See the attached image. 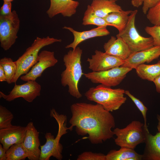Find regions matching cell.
I'll return each instance as SVG.
<instances>
[{
    "instance_id": "cell-34",
    "label": "cell",
    "mask_w": 160,
    "mask_h": 160,
    "mask_svg": "<svg viewBox=\"0 0 160 160\" xmlns=\"http://www.w3.org/2000/svg\"><path fill=\"white\" fill-rule=\"evenodd\" d=\"M153 82L155 84L156 91L160 93V75L156 77Z\"/></svg>"
},
{
    "instance_id": "cell-29",
    "label": "cell",
    "mask_w": 160,
    "mask_h": 160,
    "mask_svg": "<svg viewBox=\"0 0 160 160\" xmlns=\"http://www.w3.org/2000/svg\"><path fill=\"white\" fill-rule=\"evenodd\" d=\"M125 94L127 95L137 107L141 112L144 120V127L146 131L149 132L147 124L146 114L147 108L142 102L132 95L128 90H125Z\"/></svg>"
},
{
    "instance_id": "cell-24",
    "label": "cell",
    "mask_w": 160,
    "mask_h": 160,
    "mask_svg": "<svg viewBox=\"0 0 160 160\" xmlns=\"http://www.w3.org/2000/svg\"><path fill=\"white\" fill-rule=\"evenodd\" d=\"M82 24L84 25H94L97 27H105L111 25L103 18L96 15L94 13L90 5H88L83 18Z\"/></svg>"
},
{
    "instance_id": "cell-28",
    "label": "cell",
    "mask_w": 160,
    "mask_h": 160,
    "mask_svg": "<svg viewBox=\"0 0 160 160\" xmlns=\"http://www.w3.org/2000/svg\"><path fill=\"white\" fill-rule=\"evenodd\" d=\"M146 17L154 25H160V1L148 9Z\"/></svg>"
},
{
    "instance_id": "cell-10",
    "label": "cell",
    "mask_w": 160,
    "mask_h": 160,
    "mask_svg": "<svg viewBox=\"0 0 160 160\" xmlns=\"http://www.w3.org/2000/svg\"><path fill=\"white\" fill-rule=\"evenodd\" d=\"M41 89V85L36 81H28L20 85H17L15 83L13 88L9 94L6 95L0 91V97L8 102L22 97L26 101L30 103L40 95Z\"/></svg>"
},
{
    "instance_id": "cell-19",
    "label": "cell",
    "mask_w": 160,
    "mask_h": 160,
    "mask_svg": "<svg viewBox=\"0 0 160 160\" xmlns=\"http://www.w3.org/2000/svg\"><path fill=\"white\" fill-rule=\"evenodd\" d=\"M142 160H160V132L155 135L147 132Z\"/></svg>"
},
{
    "instance_id": "cell-36",
    "label": "cell",
    "mask_w": 160,
    "mask_h": 160,
    "mask_svg": "<svg viewBox=\"0 0 160 160\" xmlns=\"http://www.w3.org/2000/svg\"><path fill=\"white\" fill-rule=\"evenodd\" d=\"M0 81H7V79L4 71L2 66L0 65Z\"/></svg>"
},
{
    "instance_id": "cell-25",
    "label": "cell",
    "mask_w": 160,
    "mask_h": 160,
    "mask_svg": "<svg viewBox=\"0 0 160 160\" xmlns=\"http://www.w3.org/2000/svg\"><path fill=\"white\" fill-rule=\"evenodd\" d=\"M6 155L7 160H24L28 156L23 143L11 146L6 151Z\"/></svg>"
},
{
    "instance_id": "cell-16",
    "label": "cell",
    "mask_w": 160,
    "mask_h": 160,
    "mask_svg": "<svg viewBox=\"0 0 160 160\" xmlns=\"http://www.w3.org/2000/svg\"><path fill=\"white\" fill-rule=\"evenodd\" d=\"M50 5L46 11L50 18L61 14L64 17H70L74 15L79 3L73 0H50Z\"/></svg>"
},
{
    "instance_id": "cell-9",
    "label": "cell",
    "mask_w": 160,
    "mask_h": 160,
    "mask_svg": "<svg viewBox=\"0 0 160 160\" xmlns=\"http://www.w3.org/2000/svg\"><path fill=\"white\" fill-rule=\"evenodd\" d=\"M132 70L128 68L119 66L104 71H92L84 73V75L92 83L111 87L119 85Z\"/></svg>"
},
{
    "instance_id": "cell-33",
    "label": "cell",
    "mask_w": 160,
    "mask_h": 160,
    "mask_svg": "<svg viewBox=\"0 0 160 160\" xmlns=\"http://www.w3.org/2000/svg\"><path fill=\"white\" fill-rule=\"evenodd\" d=\"M11 9V2L4 1L0 9V15H6L10 14L12 11Z\"/></svg>"
},
{
    "instance_id": "cell-32",
    "label": "cell",
    "mask_w": 160,
    "mask_h": 160,
    "mask_svg": "<svg viewBox=\"0 0 160 160\" xmlns=\"http://www.w3.org/2000/svg\"><path fill=\"white\" fill-rule=\"evenodd\" d=\"M160 1V0H144L142 8V12L146 14L148 9L153 7Z\"/></svg>"
},
{
    "instance_id": "cell-37",
    "label": "cell",
    "mask_w": 160,
    "mask_h": 160,
    "mask_svg": "<svg viewBox=\"0 0 160 160\" xmlns=\"http://www.w3.org/2000/svg\"><path fill=\"white\" fill-rule=\"evenodd\" d=\"M144 0H131V2L133 6L136 7H138L142 5Z\"/></svg>"
},
{
    "instance_id": "cell-11",
    "label": "cell",
    "mask_w": 160,
    "mask_h": 160,
    "mask_svg": "<svg viewBox=\"0 0 160 160\" xmlns=\"http://www.w3.org/2000/svg\"><path fill=\"white\" fill-rule=\"evenodd\" d=\"M87 61L88 63L89 69L92 72H98L121 66L124 60L96 50L95 54L91 58H88Z\"/></svg>"
},
{
    "instance_id": "cell-26",
    "label": "cell",
    "mask_w": 160,
    "mask_h": 160,
    "mask_svg": "<svg viewBox=\"0 0 160 160\" xmlns=\"http://www.w3.org/2000/svg\"><path fill=\"white\" fill-rule=\"evenodd\" d=\"M0 65L4 71L6 82L9 84L12 83L17 70L15 61H13L10 58L5 57L0 59Z\"/></svg>"
},
{
    "instance_id": "cell-5",
    "label": "cell",
    "mask_w": 160,
    "mask_h": 160,
    "mask_svg": "<svg viewBox=\"0 0 160 160\" xmlns=\"http://www.w3.org/2000/svg\"><path fill=\"white\" fill-rule=\"evenodd\" d=\"M61 39L49 36L41 38L37 37L31 45L15 61L17 70L12 83H16L22 75L28 73L37 62L39 52L43 47L57 42H61Z\"/></svg>"
},
{
    "instance_id": "cell-23",
    "label": "cell",
    "mask_w": 160,
    "mask_h": 160,
    "mask_svg": "<svg viewBox=\"0 0 160 160\" xmlns=\"http://www.w3.org/2000/svg\"><path fill=\"white\" fill-rule=\"evenodd\" d=\"M135 70L137 74L140 78L153 82L160 75V60L154 64H142Z\"/></svg>"
},
{
    "instance_id": "cell-15",
    "label": "cell",
    "mask_w": 160,
    "mask_h": 160,
    "mask_svg": "<svg viewBox=\"0 0 160 160\" xmlns=\"http://www.w3.org/2000/svg\"><path fill=\"white\" fill-rule=\"evenodd\" d=\"M27 131L26 127L13 125L0 129V142L5 150L14 144L23 143Z\"/></svg>"
},
{
    "instance_id": "cell-31",
    "label": "cell",
    "mask_w": 160,
    "mask_h": 160,
    "mask_svg": "<svg viewBox=\"0 0 160 160\" xmlns=\"http://www.w3.org/2000/svg\"><path fill=\"white\" fill-rule=\"evenodd\" d=\"M77 160H106V155L101 153L85 151L78 156Z\"/></svg>"
},
{
    "instance_id": "cell-1",
    "label": "cell",
    "mask_w": 160,
    "mask_h": 160,
    "mask_svg": "<svg viewBox=\"0 0 160 160\" xmlns=\"http://www.w3.org/2000/svg\"><path fill=\"white\" fill-rule=\"evenodd\" d=\"M70 109L68 130L72 131L75 127L78 135H88L87 138L92 144L102 143L114 135L111 129L115 126L114 117L100 105L77 103L71 105Z\"/></svg>"
},
{
    "instance_id": "cell-22",
    "label": "cell",
    "mask_w": 160,
    "mask_h": 160,
    "mask_svg": "<svg viewBox=\"0 0 160 160\" xmlns=\"http://www.w3.org/2000/svg\"><path fill=\"white\" fill-rule=\"evenodd\" d=\"M142 155L134 149L121 147L118 150H112L106 155V160H142Z\"/></svg>"
},
{
    "instance_id": "cell-21",
    "label": "cell",
    "mask_w": 160,
    "mask_h": 160,
    "mask_svg": "<svg viewBox=\"0 0 160 160\" xmlns=\"http://www.w3.org/2000/svg\"><path fill=\"white\" fill-rule=\"evenodd\" d=\"M132 10H121L112 12L103 18L111 26L116 28L120 32L126 26L129 17Z\"/></svg>"
},
{
    "instance_id": "cell-40",
    "label": "cell",
    "mask_w": 160,
    "mask_h": 160,
    "mask_svg": "<svg viewBox=\"0 0 160 160\" xmlns=\"http://www.w3.org/2000/svg\"><path fill=\"white\" fill-rule=\"evenodd\" d=\"M112 0V1H117L118 0Z\"/></svg>"
},
{
    "instance_id": "cell-18",
    "label": "cell",
    "mask_w": 160,
    "mask_h": 160,
    "mask_svg": "<svg viewBox=\"0 0 160 160\" xmlns=\"http://www.w3.org/2000/svg\"><path fill=\"white\" fill-rule=\"evenodd\" d=\"M105 52L119 57L124 60L127 59L132 53L129 48L120 37L111 36L103 45Z\"/></svg>"
},
{
    "instance_id": "cell-38",
    "label": "cell",
    "mask_w": 160,
    "mask_h": 160,
    "mask_svg": "<svg viewBox=\"0 0 160 160\" xmlns=\"http://www.w3.org/2000/svg\"><path fill=\"white\" fill-rule=\"evenodd\" d=\"M157 118L158 120V124L157 126V129L158 132H160V115L157 114Z\"/></svg>"
},
{
    "instance_id": "cell-2",
    "label": "cell",
    "mask_w": 160,
    "mask_h": 160,
    "mask_svg": "<svg viewBox=\"0 0 160 160\" xmlns=\"http://www.w3.org/2000/svg\"><path fill=\"white\" fill-rule=\"evenodd\" d=\"M82 50L79 47L70 50L64 55L63 61L65 68L61 74L62 86L68 87V92L73 97L79 99L82 97L79 88V82L84 75L81 65Z\"/></svg>"
},
{
    "instance_id": "cell-39",
    "label": "cell",
    "mask_w": 160,
    "mask_h": 160,
    "mask_svg": "<svg viewBox=\"0 0 160 160\" xmlns=\"http://www.w3.org/2000/svg\"><path fill=\"white\" fill-rule=\"evenodd\" d=\"M3 1H8L11 2L13 1L14 0H3Z\"/></svg>"
},
{
    "instance_id": "cell-8",
    "label": "cell",
    "mask_w": 160,
    "mask_h": 160,
    "mask_svg": "<svg viewBox=\"0 0 160 160\" xmlns=\"http://www.w3.org/2000/svg\"><path fill=\"white\" fill-rule=\"evenodd\" d=\"M20 23L15 10L8 15H0V46L5 51L9 50L16 42Z\"/></svg>"
},
{
    "instance_id": "cell-6",
    "label": "cell",
    "mask_w": 160,
    "mask_h": 160,
    "mask_svg": "<svg viewBox=\"0 0 160 160\" xmlns=\"http://www.w3.org/2000/svg\"><path fill=\"white\" fill-rule=\"evenodd\" d=\"M137 12V9L132 10L125 28L116 36L117 37H120L124 41L132 53L154 46L152 37H145L141 36L136 28L135 19Z\"/></svg>"
},
{
    "instance_id": "cell-27",
    "label": "cell",
    "mask_w": 160,
    "mask_h": 160,
    "mask_svg": "<svg viewBox=\"0 0 160 160\" xmlns=\"http://www.w3.org/2000/svg\"><path fill=\"white\" fill-rule=\"evenodd\" d=\"M14 116L12 113L5 107L0 105V129L10 127Z\"/></svg>"
},
{
    "instance_id": "cell-3",
    "label": "cell",
    "mask_w": 160,
    "mask_h": 160,
    "mask_svg": "<svg viewBox=\"0 0 160 160\" xmlns=\"http://www.w3.org/2000/svg\"><path fill=\"white\" fill-rule=\"evenodd\" d=\"M125 90L112 89L100 84L90 87L84 94L87 99L101 105L106 110L112 112L119 109L125 103Z\"/></svg>"
},
{
    "instance_id": "cell-13",
    "label": "cell",
    "mask_w": 160,
    "mask_h": 160,
    "mask_svg": "<svg viewBox=\"0 0 160 160\" xmlns=\"http://www.w3.org/2000/svg\"><path fill=\"white\" fill-rule=\"evenodd\" d=\"M26 127V134L23 144L28 154V158L29 160H39L41 152L39 132L33 122L28 123Z\"/></svg>"
},
{
    "instance_id": "cell-35",
    "label": "cell",
    "mask_w": 160,
    "mask_h": 160,
    "mask_svg": "<svg viewBox=\"0 0 160 160\" xmlns=\"http://www.w3.org/2000/svg\"><path fill=\"white\" fill-rule=\"evenodd\" d=\"M0 160H7L6 151L1 144H0Z\"/></svg>"
},
{
    "instance_id": "cell-17",
    "label": "cell",
    "mask_w": 160,
    "mask_h": 160,
    "mask_svg": "<svg viewBox=\"0 0 160 160\" xmlns=\"http://www.w3.org/2000/svg\"><path fill=\"white\" fill-rule=\"evenodd\" d=\"M63 29L69 31L74 36L73 41L65 47L66 48L75 49L81 42L88 39L97 37L107 36L110 32L105 27H97L90 30L79 32L75 30L72 28L65 26Z\"/></svg>"
},
{
    "instance_id": "cell-12",
    "label": "cell",
    "mask_w": 160,
    "mask_h": 160,
    "mask_svg": "<svg viewBox=\"0 0 160 160\" xmlns=\"http://www.w3.org/2000/svg\"><path fill=\"white\" fill-rule=\"evenodd\" d=\"M57 62L58 60L55 57L54 52L42 50L39 54L37 62L28 73L22 75L20 79L25 81H36L41 76L46 69L54 66Z\"/></svg>"
},
{
    "instance_id": "cell-4",
    "label": "cell",
    "mask_w": 160,
    "mask_h": 160,
    "mask_svg": "<svg viewBox=\"0 0 160 160\" xmlns=\"http://www.w3.org/2000/svg\"><path fill=\"white\" fill-rule=\"evenodd\" d=\"M50 116L56 120L58 124V131L55 137L50 132L45 134L46 142L44 145L40 146L39 160H49L52 156L61 160L63 157L62 153L63 147L60 141L62 136L68 133L67 117L64 114H59L54 108L50 110Z\"/></svg>"
},
{
    "instance_id": "cell-7",
    "label": "cell",
    "mask_w": 160,
    "mask_h": 160,
    "mask_svg": "<svg viewBox=\"0 0 160 160\" xmlns=\"http://www.w3.org/2000/svg\"><path fill=\"white\" fill-rule=\"evenodd\" d=\"M113 132L116 136L114 140L116 145L132 149L139 144L145 143L148 132L144 127V124L136 120L132 121L123 128H116Z\"/></svg>"
},
{
    "instance_id": "cell-14",
    "label": "cell",
    "mask_w": 160,
    "mask_h": 160,
    "mask_svg": "<svg viewBox=\"0 0 160 160\" xmlns=\"http://www.w3.org/2000/svg\"><path fill=\"white\" fill-rule=\"evenodd\" d=\"M160 56V46H154L150 49L132 53L121 66L135 69L139 65L145 63H150Z\"/></svg>"
},
{
    "instance_id": "cell-20",
    "label": "cell",
    "mask_w": 160,
    "mask_h": 160,
    "mask_svg": "<svg viewBox=\"0 0 160 160\" xmlns=\"http://www.w3.org/2000/svg\"><path fill=\"white\" fill-rule=\"evenodd\" d=\"M90 6L96 15L103 18L112 12L122 10L116 1L112 0H93Z\"/></svg>"
},
{
    "instance_id": "cell-30",
    "label": "cell",
    "mask_w": 160,
    "mask_h": 160,
    "mask_svg": "<svg viewBox=\"0 0 160 160\" xmlns=\"http://www.w3.org/2000/svg\"><path fill=\"white\" fill-rule=\"evenodd\" d=\"M145 30L152 37L154 46H160V25L147 26Z\"/></svg>"
}]
</instances>
